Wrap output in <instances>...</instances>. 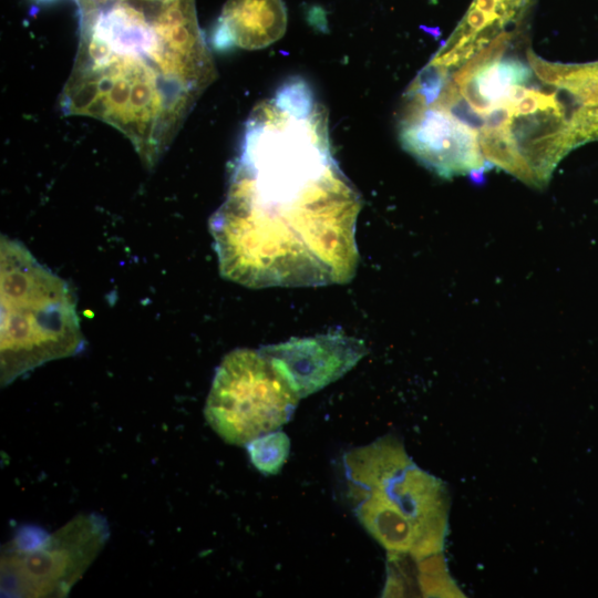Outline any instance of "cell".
I'll use <instances>...</instances> for the list:
<instances>
[{"label": "cell", "mask_w": 598, "mask_h": 598, "mask_svg": "<svg viewBox=\"0 0 598 598\" xmlns=\"http://www.w3.org/2000/svg\"><path fill=\"white\" fill-rule=\"evenodd\" d=\"M80 39L60 102L121 131L152 168L216 78L195 0H75Z\"/></svg>", "instance_id": "7a4b0ae2"}, {"label": "cell", "mask_w": 598, "mask_h": 598, "mask_svg": "<svg viewBox=\"0 0 598 598\" xmlns=\"http://www.w3.org/2000/svg\"><path fill=\"white\" fill-rule=\"evenodd\" d=\"M360 208L332 155L324 107L292 78L245 123L226 198L209 219L219 271L250 288L347 282Z\"/></svg>", "instance_id": "6da1fadb"}, {"label": "cell", "mask_w": 598, "mask_h": 598, "mask_svg": "<svg viewBox=\"0 0 598 598\" xmlns=\"http://www.w3.org/2000/svg\"><path fill=\"white\" fill-rule=\"evenodd\" d=\"M299 400L261 348L236 349L216 370L204 415L226 443L246 446L287 423Z\"/></svg>", "instance_id": "8992f818"}, {"label": "cell", "mask_w": 598, "mask_h": 598, "mask_svg": "<svg viewBox=\"0 0 598 598\" xmlns=\"http://www.w3.org/2000/svg\"><path fill=\"white\" fill-rule=\"evenodd\" d=\"M261 349L299 399L341 378L367 352L360 340L340 333L293 338Z\"/></svg>", "instance_id": "ba28073f"}, {"label": "cell", "mask_w": 598, "mask_h": 598, "mask_svg": "<svg viewBox=\"0 0 598 598\" xmlns=\"http://www.w3.org/2000/svg\"><path fill=\"white\" fill-rule=\"evenodd\" d=\"M287 25L282 0H227L213 43L219 49H259L278 40Z\"/></svg>", "instance_id": "30bf717a"}, {"label": "cell", "mask_w": 598, "mask_h": 598, "mask_svg": "<svg viewBox=\"0 0 598 598\" xmlns=\"http://www.w3.org/2000/svg\"><path fill=\"white\" fill-rule=\"evenodd\" d=\"M246 450L259 472L275 475L288 458L290 441L285 432L276 430L254 439L246 444Z\"/></svg>", "instance_id": "7c38bea8"}, {"label": "cell", "mask_w": 598, "mask_h": 598, "mask_svg": "<svg viewBox=\"0 0 598 598\" xmlns=\"http://www.w3.org/2000/svg\"><path fill=\"white\" fill-rule=\"evenodd\" d=\"M532 3L533 0H474L454 33L432 60L446 69L460 68L499 34H513Z\"/></svg>", "instance_id": "9c48e42d"}, {"label": "cell", "mask_w": 598, "mask_h": 598, "mask_svg": "<svg viewBox=\"0 0 598 598\" xmlns=\"http://www.w3.org/2000/svg\"><path fill=\"white\" fill-rule=\"evenodd\" d=\"M383 597H464L447 571L442 551L415 557L411 553H388Z\"/></svg>", "instance_id": "8fae6325"}, {"label": "cell", "mask_w": 598, "mask_h": 598, "mask_svg": "<svg viewBox=\"0 0 598 598\" xmlns=\"http://www.w3.org/2000/svg\"><path fill=\"white\" fill-rule=\"evenodd\" d=\"M0 278L1 386L83 350L85 340L69 285L7 236L0 244Z\"/></svg>", "instance_id": "3957f363"}, {"label": "cell", "mask_w": 598, "mask_h": 598, "mask_svg": "<svg viewBox=\"0 0 598 598\" xmlns=\"http://www.w3.org/2000/svg\"><path fill=\"white\" fill-rule=\"evenodd\" d=\"M398 127L404 150L440 176L468 174L478 182L492 168L477 132L442 109L402 103Z\"/></svg>", "instance_id": "52a82bcc"}, {"label": "cell", "mask_w": 598, "mask_h": 598, "mask_svg": "<svg viewBox=\"0 0 598 598\" xmlns=\"http://www.w3.org/2000/svg\"><path fill=\"white\" fill-rule=\"evenodd\" d=\"M343 464L354 511L410 525L416 557L443 550L448 496L443 482L417 467L393 435L353 448Z\"/></svg>", "instance_id": "277c9868"}, {"label": "cell", "mask_w": 598, "mask_h": 598, "mask_svg": "<svg viewBox=\"0 0 598 598\" xmlns=\"http://www.w3.org/2000/svg\"><path fill=\"white\" fill-rule=\"evenodd\" d=\"M109 537L107 520L95 513L79 514L52 534L19 532L1 549V596H68Z\"/></svg>", "instance_id": "5b68a950"}]
</instances>
